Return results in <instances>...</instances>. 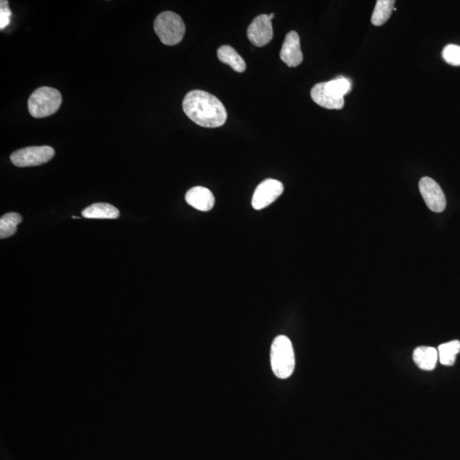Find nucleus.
<instances>
[{"mask_svg": "<svg viewBox=\"0 0 460 460\" xmlns=\"http://www.w3.org/2000/svg\"><path fill=\"white\" fill-rule=\"evenodd\" d=\"M55 155V151L49 146H34L15 151L10 160L15 167H29L47 163Z\"/></svg>", "mask_w": 460, "mask_h": 460, "instance_id": "39448f33", "label": "nucleus"}, {"mask_svg": "<svg viewBox=\"0 0 460 460\" xmlns=\"http://www.w3.org/2000/svg\"><path fill=\"white\" fill-rule=\"evenodd\" d=\"M61 102L59 91L47 86L38 88L29 99V113L34 118L48 117L57 112Z\"/></svg>", "mask_w": 460, "mask_h": 460, "instance_id": "20e7f679", "label": "nucleus"}, {"mask_svg": "<svg viewBox=\"0 0 460 460\" xmlns=\"http://www.w3.org/2000/svg\"><path fill=\"white\" fill-rule=\"evenodd\" d=\"M183 109L192 121L202 128H220L227 121V111L220 100L204 91H190L183 99Z\"/></svg>", "mask_w": 460, "mask_h": 460, "instance_id": "f257e3e1", "label": "nucleus"}, {"mask_svg": "<svg viewBox=\"0 0 460 460\" xmlns=\"http://www.w3.org/2000/svg\"><path fill=\"white\" fill-rule=\"evenodd\" d=\"M185 199L187 204L201 212H209L215 204L212 191L205 187H194L187 192Z\"/></svg>", "mask_w": 460, "mask_h": 460, "instance_id": "9d476101", "label": "nucleus"}, {"mask_svg": "<svg viewBox=\"0 0 460 460\" xmlns=\"http://www.w3.org/2000/svg\"><path fill=\"white\" fill-rule=\"evenodd\" d=\"M271 366L276 377L289 378L295 368V355L293 344L289 337L281 335L275 337L272 344Z\"/></svg>", "mask_w": 460, "mask_h": 460, "instance_id": "f03ea898", "label": "nucleus"}, {"mask_svg": "<svg viewBox=\"0 0 460 460\" xmlns=\"http://www.w3.org/2000/svg\"><path fill=\"white\" fill-rule=\"evenodd\" d=\"M217 57L222 63L229 65L238 72H243L247 68V65H245L243 57L231 46H221L217 49Z\"/></svg>", "mask_w": 460, "mask_h": 460, "instance_id": "4468645a", "label": "nucleus"}, {"mask_svg": "<svg viewBox=\"0 0 460 460\" xmlns=\"http://www.w3.org/2000/svg\"><path fill=\"white\" fill-rule=\"evenodd\" d=\"M325 88L331 91L333 95L337 98H344V95L348 93L351 90V83L350 80L344 77H340L331 82H325Z\"/></svg>", "mask_w": 460, "mask_h": 460, "instance_id": "a211bd4d", "label": "nucleus"}, {"mask_svg": "<svg viewBox=\"0 0 460 460\" xmlns=\"http://www.w3.org/2000/svg\"><path fill=\"white\" fill-rule=\"evenodd\" d=\"M420 191L425 204L434 213H443L446 208V197L438 183L429 176H424L420 181Z\"/></svg>", "mask_w": 460, "mask_h": 460, "instance_id": "6e6552de", "label": "nucleus"}, {"mask_svg": "<svg viewBox=\"0 0 460 460\" xmlns=\"http://www.w3.org/2000/svg\"><path fill=\"white\" fill-rule=\"evenodd\" d=\"M153 29L160 41L166 45L180 43L186 30L182 17L172 11H164L160 14L153 23Z\"/></svg>", "mask_w": 460, "mask_h": 460, "instance_id": "7ed1b4c3", "label": "nucleus"}, {"mask_svg": "<svg viewBox=\"0 0 460 460\" xmlns=\"http://www.w3.org/2000/svg\"><path fill=\"white\" fill-rule=\"evenodd\" d=\"M443 57L447 63L452 66H460V46L457 45L445 46Z\"/></svg>", "mask_w": 460, "mask_h": 460, "instance_id": "6ab92c4d", "label": "nucleus"}, {"mask_svg": "<svg viewBox=\"0 0 460 460\" xmlns=\"http://www.w3.org/2000/svg\"><path fill=\"white\" fill-rule=\"evenodd\" d=\"M22 220V217L18 213H10L3 215L0 218V238L6 239L15 235L17 233V225L21 224Z\"/></svg>", "mask_w": 460, "mask_h": 460, "instance_id": "dca6fc26", "label": "nucleus"}, {"mask_svg": "<svg viewBox=\"0 0 460 460\" xmlns=\"http://www.w3.org/2000/svg\"><path fill=\"white\" fill-rule=\"evenodd\" d=\"M82 216L91 220H115L120 217V210L107 203H95L84 209Z\"/></svg>", "mask_w": 460, "mask_h": 460, "instance_id": "f8f14e48", "label": "nucleus"}, {"mask_svg": "<svg viewBox=\"0 0 460 460\" xmlns=\"http://www.w3.org/2000/svg\"><path fill=\"white\" fill-rule=\"evenodd\" d=\"M274 13L270 15L263 14L253 19L247 29L248 40L258 47L268 45L273 38V26L272 19Z\"/></svg>", "mask_w": 460, "mask_h": 460, "instance_id": "423d86ee", "label": "nucleus"}, {"mask_svg": "<svg viewBox=\"0 0 460 460\" xmlns=\"http://www.w3.org/2000/svg\"><path fill=\"white\" fill-rule=\"evenodd\" d=\"M279 56L290 68L298 67L302 63L304 56L301 51L300 38L295 31H291L286 34Z\"/></svg>", "mask_w": 460, "mask_h": 460, "instance_id": "1a4fd4ad", "label": "nucleus"}, {"mask_svg": "<svg viewBox=\"0 0 460 460\" xmlns=\"http://www.w3.org/2000/svg\"><path fill=\"white\" fill-rule=\"evenodd\" d=\"M394 0H378L371 15V23L374 26H382L389 20L394 10Z\"/></svg>", "mask_w": 460, "mask_h": 460, "instance_id": "2eb2a0df", "label": "nucleus"}, {"mask_svg": "<svg viewBox=\"0 0 460 460\" xmlns=\"http://www.w3.org/2000/svg\"><path fill=\"white\" fill-rule=\"evenodd\" d=\"M11 15L13 13H11L9 6H8V1L2 0L0 2V29L1 30L6 29L10 24Z\"/></svg>", "mask_w": 460, "mask_h": 460, "instance_id": "aec40b11", "label": "nucleus"}, {"mask_svg": "<svg viewBox=\"0 0 460 460\" xmlns=\"http://www.w3.org/2000/svg\"><path fill=\"white\" fill-rule=\"evenodd\" d=\"M460 351V342L459 340L451 341L440 344L438 348V358L440 362L444 366L454 365L456 356Z\"/></svg>", "mask_w": 460, "mask_h": 460, "instance_id": "f3484780", "label": "nucleus"}, {"mask_svg": "<svg viewBox=\"0 0 460 460\" xmlns=\"http://www.w3.org/2000/svg\"><path fill=\"white\" fill-rule=\"evenodd\" d=\"M316 105L328 109H342L344 98H337L325 88V82L316 84L310 92Z\"/></svg>", "mask_w": 460, "mask_h": 460, "instance_id": "9b49d317", "label": "nucleus"}, {"mask_svg": "<svg viewBox=\"0 0 460 460\" xmlns=\"http://www.w3.org/2000/svg\"><path fill=\"white\" fill-rule=\"evenodd\" d=\"M283 184L278 180L268 178L264 180L255 190L252 197V207L255 210H262L270 206L282 194Z\"/></svg>", "mask_w": 460, "mask_h": 460, "instance_id": "0eeeda50", "label": "nucleus"}, {"mask_svg": "<svg viewBox=\"0 0 460 460\" xmlns=\"http://www.w3.org/2000/svg\"><path fill=\"white\" fill-rule=\"evenodd\" d=\"M413 358L420 369L431 371L436 367L437 360L439 359L438 351L433 347H417L413 352Z\"/></svg>", "mask_w": 460, "mask_h": 460, "instance_id": "ddd939ff", "label": "nucleus"}]
</instances>
